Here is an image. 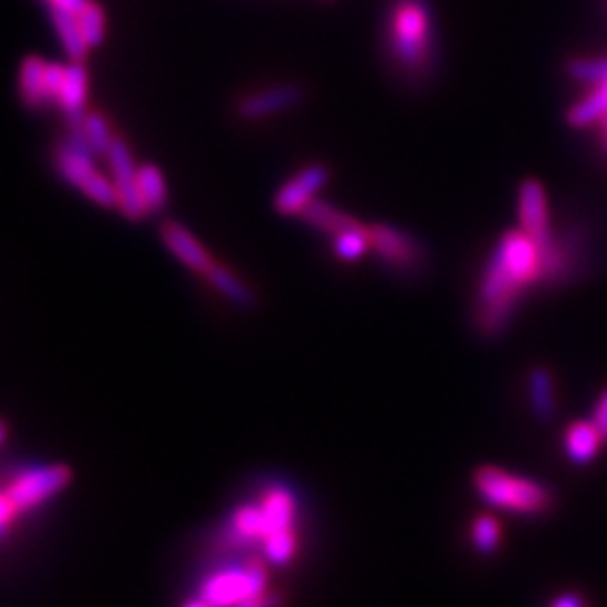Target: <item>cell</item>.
Returning <instances> with one entry per match:
<instances>
[{
    "label": "cell",
    "mask_w": 607,
    "mask_h": 607,
    "mask_svg": "<svg viewBox=\"0 0 607 607\" xmlns=\"http://www.w3.org/2000/svg\"><path fill=\"white\" fill-rule=\"evenodd\" d=\"M46 68H48V63L41 61L39 57H28L21 63L19 90H21V99L32 108H39V106H43L48 101Z\"/></svg>",
    "instance_id": "17"
},
{
    "label": "cell",
    "mask_w": 607,
    "mask_h": 607,
    "mask_svg": "<svg viewBox=\"0 0 607 607\" xmlns=\"http://www.w3.org/2000/svg\"><path fill=\"white\" fill-rule=\"evenodd\" d=\"M527 286L529 284L520 280L518 273L509 266L505 253L496 248L477 291L474 322L481 335L498 337L507 331L520 295Z\"/></svg>",
    "instance_id": "1"
},
{
    "label": "cell",
    "mask_w": 607,
    "mask_h": 607,
    "mask_svg": "<svg viewBox=\"0 0 607 607\" xmlns=\"http://www.w3.org/2000/svg\"><path fill=\"white\" fill-rule=\"evenodd\" d=\"M108 165L112 172V185L117 192V207L129 221H140L149 212L145 207L140 183H138V167L125 140L115 138L108 149Z\"/></svg>",
    "instance_id": "8"
},
{
    "label": "cell",
    "mask_w": 607,
    "mask_h": 607,
    "mask_svg": "<svg viewBox=\"0 0 607 607\" xmlns=\"http://www.w3.org/2000/svg\"><path fill=\"white\" fill-rule=\"evenodd\" d=\"M284 594L282 591H264V594H260V596H253V598H248V600H243L241 605H236V607H282L284 605Z\"/></svg>",
    "instance_id": "30"
},
{
    "label": "cell",
    "mask_w": 607,
    "mask_h": 607,
    "mask_svg": "<svg viewBox=\"0 0 607 607\" xmlns=\"http://www.w3.org/2000/svg\"><path fill=\"white\" fill-rule=\"evenodd\" d=\"M600 88H603V90H605V95H607V81H605Z\"/></svg>",
    "instance_id": "37"
},
{
    "label": "cell",
    "mask_w": 607,
    "mask_h": 607,
    "mask_svg": "<svg viewBox=\"0 0 607 607\" xmlns=\"http://www.w3.org/2000/svg\"><path fill=\"white\" fill-rule=\"evenodd\" d=\"M304 92L297 86H275L260 92L248 95L238 104V115L243 119H264L268 115L282 112L286 108H293L300 104Z\"/></svg>",
    "instance_id": "13"
},
{
    "label": "cell",
    "mask_w": 607,
    "mask_h": 607,
    "mask_svg": "<svg viewBox=\"0 0 607 607\" xmlns=\"http://www.w3.org/2000/svg\"><path fill=\"white\" fill-rule=\"evenodd\" d=\"M392 48L396 59L419 70L430 55V14L423 0H401L392 17Z\"/></svg>",
    "instance_id": "6"
},
{
    "label": "cell",
    "mask_w": 607,
    "mask_h": 607,
    "mask_svg": "<svg viewBox=\"0 0 607 607\" xmlns=\"http://www.w3.org/2000/svg\"><path fill=\"white\" fill-rule=\"evenodd\" d=\"M183 607H212L207 600H203L200 596L198 598H194V600H189V603H185Z\"/></svg>",
    "instance_id": "34"
},
{
    "label": "cell",
    "mask_w": 607,
    "mask_h": 607,
    "mask_svg": "<svg viewBox=\"0 0 607 607\" xmlns=\"http://www.w3.org/2000/svg\"><path fill=\"white\" fill-rule=\"evenodd\" d=\"M86 95H88V72L84 61H72L66 66V77L59 95V106L66 110L70 119H77V127L81 125L84 117V106H86Z\"/></svg>",
    "instance_id": "14"
},
{
    "label": "cell",
    "mask_w": 607,
    "mask_h": 607,
    "mask_svg": "<svg viewBox=\"0 0 607 607\" xmlns=\"http://www.w3.org/2000/svg\"><path fill=\"white\" fill-rule=\"evenodd\" d=\"M567 72H569V77L576 79V81L603 86V84L607 81V57H605V59H580V61H571V63L567 66Z\"/></svg>",
    "instance_id": "27"
},
{
    "label": "cell",
    "mask_w": 607,
    "mask_h": 607,
    "mask_svg": "<svg viewBox=\"0 0 607 607\" xmlns=\"http://www.w3.org/2000/svg\"><path fill=\"white\" fill-rule=\"evenodd\" d=\"M529 392H531V405L538 419L551 421L556 417V394H554V379L547 368H533L529 374Z\"/></svg>",
    "instance_id": "20"
},
{
    "label": "cell",
    "mask_w": 607,
    "mask_h": 607,
    "mask_svg": "<svg viewBox=\"0 0 607 607\" xmlns=\"http://www.w3.org/2000/svg\"><path fill=\"white\" fill-rule=\"evenodd\" d=\"M603 437L594 421H576L565 432V450L574 463H589L603 446Z\"/></svg>",
    "instance_id": "15"
},
{
    "label": "cell",
    "mask_w": 607,
    "mask_h": 607,
    "mask_svg": "<svg viewBox=\"0 0 607 607\" xmlns=\"http://www.w3.org/2000/svg\"><path fill=\"white\" fill-rule=\"evenodd\" d=\"M518 214H520V225L522 232L529 234L540 253H545L554 238L549 232V209H547V196L545 189L538 180H525L520 187V198H518Z\"/></svg>",
    "instance_id": "10"
},
{
    "label": "cell",
    "mask_w": 607,
    "mask_h": 607,
    "mask_svg": "<svg viewBox=\"0 0 607 607\" xmlns=\"http://www.w3.org/2000/svg\"><path fill=\"white\" fill-rule=\"evenodd\" d=\"M600 129H603V140H605V147H607V115L600 119Z\"/></svg>",
    "instance_id": "36"
},
{
    "label": "cell",
    "mask_w": 607,
    "mask_h": 607,
    "mask_svg": "<svg viewBox=\"0 0 607 607\" xmlns=\"http://www.w3.org/2000/svg\"><path fill=\"white\" fill-rule=\"evenodd\" d=\"M163 241H165V246L169 248V253L180 264H185L189 271H194V273H198L203 277L216 264L209 257V253L200 246V241L176 221H169V223L163 225Z\"/></svg>",
    "instance_id": "12"
},
{
    "label": "cell",
    "mask_w": 607,
    "mask_h": 607,
    "mask_svg": "<svg viewBox=\"0 0 607 607\" xmlns=\"http://www.w3.org/2000/svg\"><path fill=\"white\" fill-rule=\"evenodd\" d=\"M77 21H79L81 35L86 39V46L90 50L101 46L104 35H106V19H104L101 8L97 3H90V0H86V6L77 14Z\"/></svg>",
    "instance_id": "25"
},
{
    "label": "cell",
    "mask_w": 607,
    "mask_h": 607,
    "mask_svg": "<svg viewBox=\"0 0 607 607\" xmlns=\"http://www.w3.org/2000/svg\"><path fill=\"white\" fill-rule=\"evenodd\" d=\"M6 441H8V425L6 421H0V446H6Z\"/></svg>",
    "instance_id": "35"
},
{
    "label": "cell",
    "mask_w": 607,
    "mask_h": 607,
    "mask_svg": "<svg viewBox=\"0 0 607 607\" xmlns=\"http://www.w3.org/2000/svg\"><path fill=\"white\" fill-rule=\"evenodd\" d=\"M79 138L84 140V145L88 147V151L92 154H99V156H106L115 136L108 127V121L104 115L99 112H90L81 119L79 125Z\"/></svg>",
    "instance_id": "23"
},
{
    "label": "cell",
    "mask_w": 607,
    "mask_h": 607,
    "mask_svg": "<svg viewBox=\"0 0 607 607\" xmlns=\"http://www.w3.org/2000/svg\"><path fill=\"white\" fill-rule=\"evenodd\" d=\"M372 248L370 227H353L333 236V251L342 262H358L364 253Z\"/></svg>",
    "instance_id": "24"
},
{
    "label": "cell",
    "mask_w": 607,
    "mask_h": 607,
    "mask_svg": "<svg viewBox=\"0 0 607 607\" xmlns=\"http://www.w3.org/2000/svg\"><path fill=\"white\" fill-rule=\"evenodd\" d=\"M205 280H207V284H209L216 293H221L227 302H232V304H236V306H241V309H251V306H255V295H253V291H251L246 284H243L234 273H229L225 266L214 264V266L205 273Z\"/></svg>",
    "instance_id": "16"
},
{
    "label": "cell",
    "mask_w": 607,
    "mask_h": 607,
    "mask_svg": "<svg viewBox=\"0 0 607 607\" xmlns=\"http://www.w3.org/2000/svg\"><path fill=\"white\" fill-rule=\"evenodd\" d=\"M472 486L486 505L518 516H545L554 507V493L545 483L493 466L474 470Z\"/></svg>",
    "instance_id": "2"
},
{
    "label": "cell",
    "mask_w": 607,
    "mask_h": 607,
    "mask_svg": "<svg viewBox=\"0 0 607 607\" xmlns=\"http://www.w3.org/2000/svg\"><path fill=\"white\" fill-rule=\"evenodd\" d=\"M50 10H66L72 14H79V10L86 6V0H46Z\"/></svg>",
    "instance_id": "32"
},
{
    "label": "cell",
    "mask_w": 607,
    "mask_h": 607,
    "mask_svg": "<svg viewBox=\"0 0 607 607\" xmlns=\"http://www.w3.org/2000/svg\"><path fill=\"white\" fill-rule=\"evenodd\" d=\"M268 560L264 556H255L209 571L200 582L198 596L212 607H236L243 600L268 591Z\"/></svg>",
    "instance_id": "4"
},
{
    "label": "cell",
    "mask_w": 607,
    "mask_h": 607,
    "mask_svg": "<svg viewBox=\"0 0 607 607\" xmlns=\"http://www.w3.org/2000/svg\"><path fill=\"white\" fill-rule=\"evenodd\" d=\"M329 183V169L324 165H309L295 178H291L275 196V209L280 214L293 216L315 200V194Z\"/></svg>",
    "instance_id": "11"
},
{
    "label": "cell",
    "mask_w": 607,
    "mask_h": 607,
    "mask_svg": "<svg viewBox=\"0 0 607 607\" xmlns=\"http://www.w3.org/2000/svg\"><path fill=\"white\" fill-rule=\"evenodd\" d=\"M306 223H311L313 227L322 229V232H331L333 236L344 232V229H353V227H360L362 223H358L355 218L346 216L344 212L335 209L333 205H326L322 200H311L302 214H300Z\"/></svg>",
    "instance_id": "18"
},
{
    "label": "cell",
    "mask_w": 607,
    "mask_h": 607,
    "mask_svg": "<svg viewBox=\"0 0 607 607\" xmlns=\"http://www.w3.org/2000/svg\"><path fill=\"white\" fill-rule=\"evenodd\" d=\"M57 169L72 187L101 207H117L115 185L95 167L84 140H72L57 149Z\"/></svg>",
    "instance_id": "7"
},
{
    "label": "cell",
    "mask_w": 607,
    "mask_h": 607,
    "mask_svg": "<svg viewBox=\"0 0 607 607\" xmlns=\"http://www.w3.org/2000/svg\"><path fill=\"white\" fill-rule=\"evenodd\" d=\"M66 77V66L61 63H48L46 68V88H48V101H59L61 86Z\"/></svg>",
    "instance_id": "29"
},
{
    "label": "cell",
    "mask_w": 607,
    "mask_h": 607,
    "mask_svg": "<svg viewBox=\"0 0 607 607\" xmlns=\"http://www.w3.org/2000/svg\"><path fill=\"white\" fill-rule=\"evenodd\" d=\"M607 115V95L600 86H596L585 99L574 104L567 110V121L574 129H587Z\"/></svg>",
    "instance_id": "21"
},
{
    "label": "cell",
    "mask_w": 607,
    "mask_h": 607,
    "mask_svg": "<svg viewBox=\"0 0 607 607\" xmlns=\"http://www.w3.org/2000/svg\"><path fill=\"white\" fill-rule=\"evenodd\" d=\"M594 425L598 428L603 441L607 443V390L600 394L598 403H596V412H594Z\"/></svg>",
    "instance_id": "31"
},
{
    "label": "cell",
    "mask_w": 607,
    "mask_h": 607,
    "mask_svg": "<svg viewBox=\"0 0 607 607\" xmlns=\"http://www.w3.org/2000/svg\"><path fill=\"white\" fill-rule=\"evenodd\" d=\"M138 183L147 212L149 214L160 212L167 205V183L163 172L156 165H143L138 167Z\"/></svg>",
    "instance_id": "22"
},
{
    "label": "cell",
    "mask_w": 607,
    "mask_h": 607,
    "mask_svg": "<svg viewBox=\"0 0 607 607\" xmlns=\"http://www.w3.org/2000/svg\"><path fill=\"white\" fill-rule=\"evenodd\" d=\"M500 525L493 516H479L472 522V545L481 556H491L500 545Z\"/></svg>",
    "instance_id": "26"
},
{
    "label": "cell",
    "mask_w": 607,
    "mask_h": 607,
    "mask_svg": "<svg viewBox=\"0 0 607 607\" xmlns=\"http://www.w3.org/2000/svg\"><path fill=\"white\" fill-rule=\"evenodd\" d=\"M72 481V470L66 463L30 466L8 479L6 489L17 509L28 516L59 498Z\"/></svg>",
    "instance_id": "5"
},
{
    "label": "cell",
    "mask_w": 607,
    "mask_h": 607,
    "mask_svg": "<svg viewBox=\"0 0 607 607\" xmlns=\"http://www.w3.org/2000/svg\"><path fill=\"white\" fill-rule=\"evenodd\" d=\"M52 23H55L57 37H59L66 55L70 57V61H84L90 48L86 46L77 14L66 12V10H52Z\"/></svg>",
    "instance_id": "19"
},
{
    "label": "cell",
    "mask_w": 607,
    "mask_h": 607,
    "mask_svg": "<svg viewBox=\"0 0 607 607\" xmlns=\"http://www.w3.org/2000/svg\"><path fill=\"white\" fill-rule=\"evenodd\" d=\"M370 234L372 248L388 266H392L399 273H419V268L425 262V255L417 238L390 225L370 227Z\"/></svg>",
    "instance_id": "9"
},
{
    "label": "cell",
    "mask_w": 607,
    "mask_h": 607,
    "mask_svg": "<svg viewBox=\"0 0 607 607\" xmlns=\"http://www.w3.org/2000/svg\"><path fill=\"white\" fill-rule=\"evenodd\" d=\"M21 516L23 513L17 509V505L8 496V489L3 486V489H0V540L8 536V531L14 527L17 518H21Z\"/></svg>",
    "instance_id": "28"
},
{
    "label": "cell",
    "mask_w": 607,
    "mask_h": 607,
    "mask_svg": "<svg viewBox=\"0 0 607 607\" xmlns=\"http://www.w3.org/2000/svg\"><path fill=\"white\" fill-rule=\"evenodd\" d=\"M551 607H585V600H582V596H578V594H565V596L556 598V600L551 603Z\"/></svg>",
    "instance_id": "33"
},
{
    "label": "cell",
    "mask_w": 607,
    "mask_h": 607,
    "mask_svg": "<svg viewBox=\"0 0 607 607\" xmlns=\"http://www.w3.org/2000/svg\"><path fill=\"white\" fill-rule=\"evenodd\" d=\"M264 518H266V540L262 545V556L273 567H288L297 556V520L300 507L291 486L271 483L257 496Z\"/></svg>",
    "instance_id": "3"
}]
</instances>
